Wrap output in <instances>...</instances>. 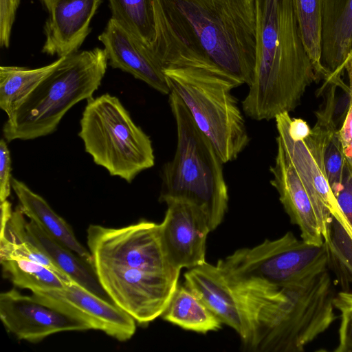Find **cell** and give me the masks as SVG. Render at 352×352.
<instances>
[{"instance_id":"9c48e42d","label":"cell","mask_w":352,"mask_h":352,"mask_svg":"<svg viewBox=\"0 0 352 352\" xmlns=\"http://www.w3.org/2000/svg\"><path fill=\"white\" fill-rule=\"evenodd\" d=\"M216 266L232 288L282 287L327 269L326 243H309L289 231L275 240L236 250Z\"/></svg>"},{"instance_id":"1f68e13d","label":"cell","mask_w":352,"mask_h":352,"mask_svg":"<svg viewBox=\"0 0 352 352\" xmlns=\"http://www.w3.org/2000/svg\"><path fill=\"white\" fill-rule=\"evenodd\" d=\"M349 107L342 125L338 129L346 160L352 159V91H349Z\"/></svg>"},{"instance_id":"7402d4cb","label":"cell","mask_w":352,"mask_h":352,"mask_svg":"<svg viewBox=\"0 0 352 352\" xmlns=\"http://www.w3.org/2000/svg\"><path fill=\"white\" fill-rule=\"evenodd\" d=\"M64 57L34 69L18 66L0 67V108L8 117L16 111L28 95L57 67Z\"/></svg>"},{"instance_id":"f546056e","label":"cell","mask_w":352,"mask_h":352,"mask_svg":"<svg viewBox=\"0 0 352 352\" xmlns=\"http://www.w3.org/2000/svg\"><path fill=\"white\" fill-rule=\"evenodd\" d=\"M6 140L0 142V201H3L10 195L12 188V162Z\"/></svg>"},{"instance_id":"ffe728a7","label":"cell","mask_w":352,"mask_h":352,"mask_svg":"<svg viewBox=\"0 0 352 352\" xmlns=\"http://www.w3.org/2000/svg\"><path fill=\"white\" fill-rule=\"evenodd\" d=\"M25 228L32 243L63 274L93 293L111 301L102 287L92 265L47 234L33 221L26 222Z\"/></svg>"},{"instance_id":"603a6c76","label":"cell","mask_w":352,"mask_h":352,"mask_svg":"<svg viewBox=\"0 0 352 352\" xmlns=\"http://www.w3.org/2000/svg\"><path fill=\"white\" fill-rule=\"evenodd\" d=\"M324 0H292L304 47L319 79L327 82L329 74L322 63Z\"/></svg>"},{"instance_id":"4dcf8cb0","label":"cell","mask_w":352,"mask_h":352,"mask_svg":"<svg viewBox=\"0 0 352 352\" xmlns=\"http://www.w3.org/2000/svg\"><path fill=\"white\" fill-rule=\"evenodd\" d=\"M338 204L352 230V172L348 164L344 170L342 188L336 195Z\"/></svg>"},{"instance_id":"5b68a950","label":"cell","mask_w":352,"mask_h":352,"mask_svg":"<svg viewBox=\"0 0 352 352\" xmlns=\"http://www.w3.org/2000/svg\"><path fill=\"white\" fill-rule=\"evenodd\" d=\"M168 103L176 124L177 145L173 158L162 167L159 200L182 201L197 206L205 214L212 232L228 210L223 162L173 91L168 94Z\"/></svg>"},{"instance_id":"44dd1931","label":"cell","mask_w":352,"mask_h":352,"mask_svg":"<svg viewBox=\"0 0 352 352\" xmlns=\"http://www.w3.org/2000/svg\"><path fill=\"white\" fill-rule=\"evenodd\" d=\"M164 320L188 331L201 333L217 331L222 322L206 305L184 285L177 286Z\"/></svg>"},{"instance_id":"8fae6325","label":"cell","mask_w":352,"mask_h":352,"mask_svg":"<svg viewBox=\"0 0 352 352\" xmlns=\"http://www.w3.org/2000/svg\"><path fill=\"white\" fill-rule=\"evenodd\" d=\"M0 318L8 333L30 342L59 332L93 329L85 318L54 300L15 289L1 293Z\"/></svg>"},{"instance_id":"277c9868","label":"cell","mask_w":352,"mask_h":352,"mask_svg":"<svg viewBox=\"0 0 352 352\" xmlns=\"http://www.w3.org/2000/svg\"><path fill=\"white\" fill-rule=\"evenodd\" d=\"M232 289L250 324V351H304L338 318L327 269L282 287Z\"/></svg>"},{"instance_id":"52a82bcc","label":"cell","mask_w":352,"mask_h":352,"mask_svg":"<svg viewBox=\"0 0 352 352\" xmlns=\"http://www.w3.org/2000/svg\"><path fill=\"white\" fill-rule=\"evenodd\" d=\"M170 91L184 103L223 164L236 160L250 142L244 117L232 90L239 80L216 67L164 71Z\"/></svg>"},{"instance_id":"5bb4252c","label":"cell","mask_w":352,"mask_h":352,"mask_svg":"<svg viewBox=\"0 0 352 352\" xmlns=\"http://www.w3.org/2000/svg\"><path fill=\"white\" fill-rule=\"evenodd\" d=\"M47 296L85 318L93 329L124 342L136 330V321L127 312L71 280L61 289L32 292Z\"/></svg>"},{"instance_id":"30bf717a","label":"cell","mask_w":352,"mask_h":352,"mask_svg":"<svg viewBox=\"0 0 352 352\" xmlns=\"http://www.w3.org/2000/svg\"><path fill=\"white\" fill-rule=\"evenodd\" d=\"M336 106V89H329L324 107L316 112L315 126L304 139L295 140L290 136L289 113L279 114L274 118L278 132L276 141L282 145L310 195L324 241L328 234L332 215L342 213L329 184L324 162L327 138L336 126L333 119Z\"/></svg>"},{"instance_id":"4316f807","label":"cell","mask_w":352,"mask_h":352,"mask_svg":"<svg viewBox=\"0 0 352 352\" xmlns=\"http://www.w3.org/2000/svg\"><path fill=\"white\" fill-rule=\"evenodd\" d=\"M324 162L327 179L336 197L342 188V177L346 165V158L336 126L329 133Z\"/></svg>"},{"instance_id":"f1b7e54d","label":"cell","mask_w":352,"mask_h":352,"mask_svg":"<svg viewBox=\"0 0 352 352\" xmlns=\"http://www.w3.org/2000/svg\"><path fill=\"white\" fill-rule=\"evenodd\" d=\"M21 0H0V46L8 48Z\"/></svg>"},{"instance_id":"484cf974","label":"cell","mask_w":352,"mask_h":352,"mask_svg":"<svg viewBox=\"0 0 352 352\" xmlns=\"http://www.w3.org/2000/svg\"><path fill=\"white\" fill-rule=\"evenodd\" d=\"M331 265L345 289L352 283V237L346 228L343 214L332 215L324 239Z\"/></svg>"},{"instance_id":"ba28073f","label":"cell","mask_w":352,"mask_h":352,"mask_svg":"<svg viewBox=\"0 0 352 352\" xmlns=\"http://www.w3.org/2000/svg\"><path fill=\"white\" fill-rule=\"evenodd\" d=\"M78 136L94 162L132 182L155 164L152 142L132 120L118 98L104 94L87 100L80 120Z\"/></svg>"},{"instance_id":"6da1fadb","label":"cell","mask_w":352,"mask_h":352,"mask_svg":"<svg viewBox=\"0 0 352 352\" xmlns=\"http://www.w3.org/2000/svg\"><path fill=\"white\" fill-rule=\"evenodd\" d=\"M146 47L163 69L217 67L249 85L256 63L255 0H153Z\"/></svg>"},{"instance_id":"3957f363","label":"cell","mask_w":352,"mask_h":352,"mask_svg":"<svg viewBox=\"0 0 352 352\" xmlns=\"http://www.w3.org/2000/svg\"><path fill=\"white\" fill-rule=\"evenodd\" d=\"M256 63L242 109L249 118L270 120L300 103L320 80L304 47L292 0H255Z\"/></svg>"},{"instance_id":"7a4b0ae2","label":"cell","mask_w":352,"mask_h":352,"mask_svg":"<svg viewBox=\"0 0 352 352\" xmlns=\"http://www.w3.org/2000/svg\"><path fill=\"white\" fill-rule=\"evenodd\" d=\"M87 243L97 278L115 305L140 324L163 314L180 270L167 257L160 224L141 220L120 228L90 225Z\"/></svg>"},{"instance_id":"836d02e7","label":"cell","mask_w":352,"mask_h":352,"mask_svg":"<svg viewBox=\"0 0 352 352\" xmlns=\"http://www.w3.org/2000/svg\"><path fill=\"white\" fill-rule=\"evenodd\" d=\"M13 211L12 210V204L8 199L1 201V230L0 235L4 234L8 223L11 219Z\"/></svg>"},{"instance_id":"cb8c5ba5","label":"cell","mask_w":352,"mask_h":352,"mask_svg":"<svg viewBox=\"0 0 352 352\" xmlns=\"http://www.w3.org/2000/svg\"><path fill=\"white\" fill-rule=\"evenodd\" d=\"M3 274L12 284L32 292H48L64 288L66 279L48 267L24 258H1Z\"/></svg>"},{"instance_id":"d6986e66","label":"cell","mask_w":352,"mask_h":352,"mask_svg":"<svg viewBox=\"0 0 352 352\" xmlns=\"http://www.w3.org/2000/svg\"><path fill=\"white\" fill-rule=\"evenodd\" d=\"M11 184L19 201V206L24 215L47 234L93 265L89 249L78 241L71 227L54 211L47 202L24 182L12 177Z\"/></svg>"},{"instance_id":"e0dca14e","label":"cell","mask_w":352,"mask_h":352,"mask_svg":"<svg viewBox=\"0 0 352 352\" xmlns=\"http://www.w3.org/2000/svg\"><path fill=\"white\" fill-rule=\"evenodd\" d=\"M184 285L192 291L222 323L234 329L245 347L250 338L248 318L236 294L216 265L206 262L184 274Z\"/></svg>"},{"instance_id":"83f0119b","label":"cell","mask_w":352,"mask_h":352,"mask_svg":"<svg viewBox=\"0 0 352 352\" xmlns=\"http://www.w3.org/2000/svg\"><path fill=\"white\" fill-rule=\"evenodd\" d=\"M334 307L340 313L338 344L335 352H352V292H339L333 299Z\"/></svg>"},{"instance_id":"9a60e30c","label":"cell","mask_w":352,"mask_h":352,"mask_svg":"<svg viewBox=\"0 0 352 352\" xmlns=\"http://www.w3.org/2000/svg\"><path fill=\"white\" fill-rule=\"evenodd\" d=\"M98 40L104 46L110 66L131 74L161 94H170L163 69L146 46L115 20H109Z\"/></svg>"},{"instance_id":"7c38bea8","label":"cell","mask_w":352,"mask_h":352,"mask_svg":"<svg viewBox=\"0 0 352 352\" xmlns=\"http://www.w3.org/2000/svg\"><path fill=\"white\" fill-rule=\"evenodd\" d=\"M166 204L167 210L160 225L170 264L179 270L204 264L207 236L211 232L205 214L186 201L174 200Z\"/></svg>"},{"instance_id":"d4e9b609","label":"cell","mask_w":352,"mask_h":352,"mask_svg":"<svg viewBox=\"0 0 352 352\" xmlns=\"http://www.w3.org/2000/svg\"><path fill=\"white\" fill-rule=\"evenodd\" d=\"M111 19L146 47L154 41L156 30L153 0H108Z\"/></svg>"},{"instance_id":"ac0fdd59","label":"cell","mask_w":352,"mask_h":352,"mask_svg":"<svg viewBox=\"0 0 352 352\" xmlns=\"http://www.w3.org/2000/svg\"><path fill=\"white\" fill-rule=\"evenodd\" d=\"M352 62V0H324L322 63L329 85L342 89L341 76Z\"/></svg>"},{"instance_id":"4fadbf2b","label":"cell","mask_w":352,"mask_h":352,"mask_svg":"<svg viewBox=\"0 0 352 352\" xmlns=\"http://www.w3.org/2000/svg\"><path fill=\"white\" fill-rule=\"evenodd\" d=\"M102 0H41L48 17L42 52L58 58L78 52Z\"/></svg>"},{"instance_id":"d6a6232c","label":"cell","mask_w":352,"mask_h":352,"mask_svg":"<svg viewBox=\"0 0 352 352\" xmlns=\"http://www.w3.org/2000/svg\"><path fill=\"white\" fill-rule=\"evenodd\" d=\"M309 124L301 118H290L288 131L290 136L295 140L305 138L311 131Z\"/></svg>"},{"instance_id":"2e32d148","label":"cell","mask_w":352,"mask_h":352,"mask_svg":"<svg viewBox=\"0 0 352 352\" xmlns=\"http://www.w3.org/2000/svg\"><path fill=\"white\" fill-rule=\"evenodd\" d=\"M274 164L270 167L272 186L291 223L297 226L301 239L307 243L322 245L324 242L310 195L292 164L280 143L276 141Z\"/></svg>"},{"instance_id":"e575fe53","label":"cell","mask_w":352,"mask_h":352,"mask_svg":"<svg viewBox=\"0 0 352 352\" xmlns=\"http://www.w3.org/2000/svg\"><path fill=\"white\" fill-rule=\"evenodd\" d=\"M346 162L348 164V165L349 166L352 172V159L350 160H346Z\"/></svg>"},{"instance_id":"8992f818","label":"cell","mask_w":352,"mask_h":352,"mask_svg":"<svg viewBox=\"0 0 352 352\" xmlns=\"http://www.w3.org/2000/svg\"><path fill=\"white\" fill-rule=\"evenodd\" d=\"M108 64L105 50L96 47L65 56L4 123L7 142L30 140L54 132L74 105L92 98Z\"/></svg>"}]
</instances>
